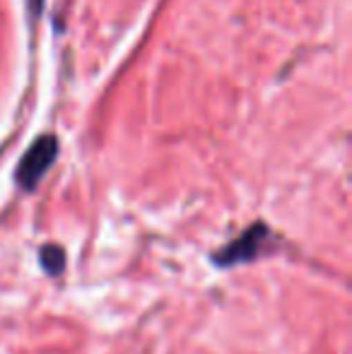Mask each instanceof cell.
Returning a JSON list of instances; mask_svg holds the SVG:
<instances>
[{
	"instance_id": "6da1fadb",
	"label": "cell",
	"mask_w": 352,
	"mask_h": 354,
	"mask_svg": "<svg viewBox=\"0 0 352 354\" xmlns=\"http://www.w3.org/2000/svg\"><path fill=\"white\" fill-rule=\"evenodd\" d=\"M58 157V140L53 136H41L39 140L32 142V147L24 152V157L19 159L17 171H15V181L24 191H34L39 186L46 171L53 167Z\"/></svg>"
},
{
	"instance_id": "7a4b0ae2",
	"label": "cell",
	"mask_w": 352,
	"mask_h": 354,
	"mask_svg": "<svg viewBox=\"0 0 352 354\" xmlns=\"http://www.w3.org/2000/svg\"><path fill=\"white\" fill-rule=\"evenodd\" d=\"M270 239H272L270 229H268L263 222H256V224H251L241 236H237L234 241L227 243L222 251H217L215 256H212V261L220 268L244 266V263L256 261V258L266 251Z\"/></svg>"
},
{
	"instance_id": "3957f363",
	"label": "cell",
	"mask_w": 352,
	"mask_h": 354,
	"mask_svg": "<svg viewBox=\"0 0 352 354\" xmlns=\"http://www.w3.org/2000/svg\"><path fill=\"white\" fill-rule=\"evenodd\" d=\"M39 261H41V268L48 272L51 277L61 275L63 268H66V253H63L61 246H44L41 251H39Z\"/></svg>"
}]
</instances>
